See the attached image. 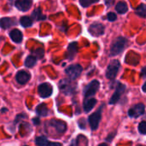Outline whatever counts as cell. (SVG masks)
I'll return each instance as SVG.
<instances>
[{
  "instance_id": "35",
  "label": "cell",
  "mask_w": 146,
  "mask_h": 146,
  "mask_svg": "<svg viewBox=\"0 0 146 146\" xmlns=\"http://www.w3.org/2000/svg\"><path fill=\"white\" fill-rule=\"evenodd\" d=\"M140 146H141V145H140Z\"/></svg>"
},
{
  "instance_id": "20",
  "label": "cell",
  "mask_w": 146,
  "mask_h": 146,
  "mask_svg": "<svg viewBox=\"0 0 146 146\" xmlns=\"http://www.w3.org/2000/svg\"><path fill=\"white\" fill-rule=\"evenodd\" d=\"M32 16H33V18L35 21H39V20H44V19H45V16L42 15V10H41L40 8L36 9L33 11Z\"/></svg>"
},
{
  "instance_id": "34",
  "label": "cell",
  "mask_w": 146,
  "mask_h": 146,
  "mask_svg": "<svg viewBox=\"0 0 146 146\" xmlns=\"http://www.w3.org/2000/svg\"><path fill=\"white\" fill-rule=\"evenodd\" d=\"M25 146H27V145H25Z\"/></svg>"
},
{
  "instance_id": "3",
  "label": "cell",
  "mask_w": 146,
  "mask_h": 146,
  "mask_svg": "<svg viewBox=\"0 0 146 146\" xmlns=\"http://www.w3.org/2000/svg\"><path fill=\"white\" fill-rule=\"evenodd\" d=\"M82 72V67L79 64L71 65L66 68V74L71 80L77 79Z\"/></svg>"
},
{
  "instance_id": "22",
  "label": "cell",
  "mask_w": 146,
  "mask_h": 146,
  "mask_svg": "<svg viewBox=\"0 0 146 146\" xmlns=\"http://www.w3.org/2000/svg\"><path fill=\"white\" fill-rule=\"evenodd\" d=\"M32 23H33V21H32L31 18L28 17V16H23V17L21 18V24L24 27H31L32 26Z\"/></svg>"
},
{
  "instance_id": "26",
  "label": "cell",
  "mask_w": 146,
  "mask_h": 146,
  "mask_svg": "<svg viewBox=\"0 0 146 146\" xmlns=\"http://www.w3.org/2000/svg\"><path fill=\"white\" fill-rule=\"evenodd\" d=\"M139 131L142 134H146V121H142L139 125Z\"/></svg>"
},
{
  "instance_id": "30",
  "label": "cell",
  "mask_w": 146,
  "mask_h": 146,
  "mask_svg": "<svg viewBox=\"0 0 146 146\" xmlns=\"http://www.w3.org/2000/svg\"><path fill=\"white\" fill-rule=\"evenodd\" d=\"M33 122L35 125H38V124L40 123V121H39L38 118H34V119L33 120Z\"/></svg>"
},
{
  "instance_id": "11",
  "label": "cell",
  "mask_w": 146,
  "mask_h": 146,
  "mask_svg": "<svg viewBox=\"0 0 146 146\" xmlns=\"http://www.w3.org/2000/svg\"><path fill=\"white\" fill-rule=\"evenodd\" d=\"M33 4V0H16L15 1V7L21 11H27L28 10Z\"/></svg>"
},
{
  "instance_id": "7",
  "label": "cell",
  "mask_w": 146,
  "mask_h": 146,
  "mask_svg": "<svg viewBox=\"0 0 146 146\" xmlns=\"http://www.w3.org/2000/svg\"><path fill=\"white\" fill-rule=\"evenodd\" d=\"M38 91L41 98H49L52 94V86L49 83H43L38 86Z\"/></svg>"
},
{
  "instance_id": "9",
  "label": "cell",
  "mask_w": 146,
  "mask_h": 146,
  "mask_svg": "<svg viewBox=\"0 0 146 146\" xmlns=\"http://www.w3.org/2000/svg\"><path fill=\"white\" fill-rule=\"evenodd\" d=\"M100 119H101V111L100 110L92 114L89 116V123H90L91 128L92 130H96L98 127Z\"/></svg>"
},
{
  "instance_id": "33",
  "label": "cell",
  "mask_w": 146,
  "mask_h": 146,
  "mask_svg": "<svg viewBox=\"0 0 146 146\" xmlns=\"http://www.w3.org/2000/svg\"><path fill=\"white\" fill-rule=\"evenodd\" d=\"M99 146H108V145H107L106 144H101Z\"/></svg>"
},
{
  "instance_id": "32",
  "label": "cell",
  "mask_w": 146,
  "mask_h": 146,
  "mask_svg": "<svg viewBox=\"0 0 146 146\" xmlns=\"http://www.w3.org/2000/svg\"><path fill=\"white\" fill-rule=\"evenodd\" d=\"M143 91L146 92V82L144 84V86H143Z\"/></svg>"
},
{
  "instance_id": "25",
  "label": "cell",
  "mask_w": 146,
  "mask_h": 146,
  "mask_svg": "<svg viewBox=\"0 0 146 146\" xmlns=\"http://www.w3.org/2000/svg\"><path fill=\"white\" fill-rule=\"evenodd\" d=\"M99 0H80V3L83 6V7H88L91 4L98 2Z\"/></svg>"
},
{
  "instance_id": "15",
  "label": "cell",
  "mask_w": 146,
  "mask_h": 146,
  "mask_svg": "<svg viewBox=\"0 0 146 146\" xmlns=\"http://www.w3.org/2000/svg\"><path fill=\"white\" fill-rule=\"evenodd\" d=\"M77 51H78V44H77V43L76 42L71 43L68 45V48L67 57L68 59H73L74 57V56L76 55Z\"/></svg>"
},
{
  "instance_id": "4",
  "label": "cell",
  "mask_w": 146,
  "mask_h": 146,
  "mask_svg": "<svg viewBox=\"0 0 146 146\" xmlns=\"http://www.w3.org/2000/svg\"><path fill=\"white\" fill-rule=\"evenodd\" d=\"M99 89V82L98 80H92L84 90V94L86 98L92 97L97 93Z\"/></svg>"
},
{
  "instance_id": "1",
  "label": "cell",
  "mask_w": 146,
  "mask_h": 146,
  "mask_svg": "<svg viewBox=\"0 0 146 146\" xmlns=\"http://www.w3.org/2000/svg\"><path fill=\"white\" fill-rule=\"evenodd\" d=\"M127 44V39L123 37L117 38L112 44L111 49H110V54L112 56H116L120 54L126 47Z\"/></svg>"
},
{
  "instance_id": "28",
  "label": "cell",
  "mask_w": 146,
  "mask_h": 146,
  "mask_svg": "<svg viewBox=\"0 0 146 146\" xmlns=\"http://www.w3.org/2000/svg\"><path fill=\"white\" fill-rule=\"evenodd\" d=\"M107 17H108V20L110 21H115L116 20V15L115 13H112V12L109 13L108 15H107Z\"/></svg>"
},
{
  "instance_id": "17",
  "label": "cell",
  "mask_w": 146,
  "mask_h": 146,
  "mask_svg": "<svg viewBox=\"0 0 146 146\" xmlns=\"http://www.w3.org/2000/svg\"><path fill=\"white\" fill-rule=\"evenodd\" d=\"M13 24H14V21H12V19L9 17H3L0 20V27L3 29H7L10 27Z\"/></svg>"
},
{
  "instance_id": "27",
  "label": "cell",
  "mask_w": 146,
  "mask_h": 146,
  "mask_svg": "<svg viewBox=\"0 0 146 146\" xmlns=\"http://www.w3.org/2000/svg\"><path fill=\"white\" fill-rule=\"evenodd\" d=\"M44 50L42 49V48H38V49H37L35 51H34V54L37 56V57H38V58H42L43 56H44Z\"/></svg>"
},
{
  "instance_id": "19",
  "label": "cell",
  "mask_w": 146,
  "mask_h": 146,
  "mask_svg": "<svg viewBox=\"0 0 146 146\" xmlns=\"http://www.w3.org/2000/svg\"><path fill=\"white\" fill-rule=\"evenodd\" d=\"M115 9L119 14H124L127 11V4L125 2H119L115 6Z\"/></svg>"
},
{
  "instance_id": "23",
  "label": "cell",
  "mask_w": 146,
  "mask_h": 146,
  "mask_svg": "<svg viewBox=\"0 0 146 146\" xmlns=\"http://www.w3.org/2000/svg\"><path fill=\"white\" fill-rule=\"evenodd\" d=\"M35 143L38 146H47V145L49 144L47 139L44 136L38 137L35 140Z\"/></svg>"
},
{
  "instance_id": "31",
  "label": "cell",
  "mask_w": 146,
  "mask_h": 146,
  "mask_svg": "<svg viewBox=\"0 0 146 146\" xmlns=\"http://www.w3.org/2000/svg\"><path fill=\"white\" fill-rule=\"evenodd\" d=\"M141 75L143 77H146V67L142 68V71H141Z\"/></svg>"
},
{
  "instance_id": "18",
  "label": "cell",
  "mask_w": 146,
  "mask_h": 146,
  "mask_svg": "<svg viewBox=\"0 0 146 146\" xmlns=\"http://www.w3.org/2000/svg\"><path fill=\"white\" fill-rule=\"evenodd\" d=\"M36 111H37V114L40 116H46L48 115V108L47 106L44 104H39L37 109H36Z\"/></svg>"
},
{
  "instance_id": "5",
  "label": "cell",
  "mask_w": 146,
  "mask_h": 146,
  "mask_svg": "<svg viewBox=\"0 0 146 146\" xmlns=\"http://www.w3.org/2000/svg\"><path fill=\"white\" fill-rule=\"evenodd\" d=\"M60 88L67 95H71L75 91V86L67 80H63L60 82Z\"/></svg>"
},
{
  "instance_id": "24",
  "label": "cell",
  "mask_w": 146,
  "mask_h": 146,
  "mask_svg": "<svg viewBox=\"0 0 146 146\" xmlns=\"http://www.w3.org/2000/svg\"><path fill=\"white\" fill-rule=\"evenodd\" d=\"M136 14L141 17H145L146 16V5L145 4H141L136 9Z\"/></svg>"
},
{
  "instance_id": "6",
  "label": "cell",
  "mask_w": 146,
  "mask_h": 146,
  "mask_svg": "<svg viewBox=\"0 0 146 146\" xmlns=\"http://www.w3.org/2000/svg\"><path fill=\"white\" fill-rule=\"evenodd\" d=\"M89 32H90V33L92 36L98 37V36L104 34V27L101 23L95 22V23L92 24L89 27Z\"/></svg>"
},
{
  "instance_id": "10",
  "label": "cell",
  "mask_w": 146,
  "mask_h": 146,
  "mask_svg": "<svg viewBox=\"0 0 146 146\" xmlns=\"http://www.w3.org/2000/svg\"><path fill=\"white\" fill-rule=\"evenodd\" d=\"M126 89V86L121 83H119L117 85V87H116V90H115V92L113 94V96L111 97L110 98V104H115V103H117L119 101V99L121 98V96L122 95V93L124 92Z\"/></svg>"
},
{
  "instance_id": "12",
  "label": "cell",
  "mask_w": 146,
  "mask_h": 146,
  "mask_svg": "<svg viewBox=\"0 0 146 146\" xmlns=\"http://www.w3.org/2000/svg\"><path fill=\"white\" fill-rule=\"evenodd\" d=\"M16 80L19 84L21 85H24L26 84L31 78V75L28 72L25 71V70H21V71H19L17 74H16Z\"/></svg>"
},
{
  "instance_id": "14",
  "label": "cell",
  "mask_w": 146,
  "mask_h": 146,
  "mask_svg": "<svg viewBox=\"0 0 146 146\" xmlns=\"http://www.w3.org/2000/svg\"><path fill=\"white\" fill-rule=\"evenodd\" d=\"M96 104H97V100L95 98H86L85 99V101H84V104H83L84 110L86 112L91 111L94 108Z\"/></svg>"
},
{
  "instance_id": "2",
  "label": "cell",
  "mask_w": 146,
  "mask_h": 146,
  "mask_svg": "<svg viewBox=\"0 0 146 146\" xmlns=\"http://www.w3.org/2000/svg\"><path fill=\"white\" fill-rule=\"evenodd\" d=\"M120 68V62L118 60H113L110 65L107 68V71H106V77L110 80H112L114 78H115L118 71Z\"/></svg>"
},
{
  "instance_id": "29",
  "label": "cell",
  "mask_w": 146,
  "mask_h": 146,
  "mask_svg": "<svg viewBox=\"0 0 146 146\" xmlns=\"http://www.w3.org/2000/svg\"><path fill=\"white\" fill-rule=\"evenodd\" d=\"M47 146H62L60 143H56V142H51V143H49Z\"/></svg>"
},
{
  "instance_id": "21",
  "label": "cell",
  "mask_w": 146,
  "mask_h": 146,
  "mask_svg": "<svg viewBox=\"0 0 146 146\" xmlns=\"http://www.w3.org/2000/svg\"><path fill=\"white\" fill-rule=\"evenodd\" d=\"M36 63V57L34 56H29L27 57L26 61H25V65L27 68H32L35 65Z\"/></svg>"
},
{
  "instance_id": "13",
  "label": "cell",
  "mask_w": 146,
  "mask_h": 146,
  "mask_svg": "<svg viewBox=\"0 0 146 146\" xmlns=\"http://www.w3.org/2000/svg\"><path fill=\"white\" fill-rule=\"evenodd\" d=\"M50 124L51 126L58 132V133H64L67 129V125L64 121H59V120H55L52 119L50 121Z\"/></svg>"
},
{
  "instance_id": "8",
  "label": "cell",
  "mask_w": 146,
  "mask_h": 146,
  "mask_svg": "<svg viewBox=\"0 0 146 146\" xmlns=\"http://www.w3.org/2000/svg\"><path fill=\"white\" fill-rule=\"evenodd\" d=\"M145 113V105L143 104H136L133 108L130 109L128 111V115L130 117L137 118L140 115H142Z\"/></svg>"
},
{
  "instance_id": "16",
  "label": "cell",
  "mask_w": 146,
  "mask_h": 146,
  "mask_svg": "<svg viewBox=\"0 0 146 146\" xmlns=\"http://www.w3.org/2000/svg\"><path fill=\"white\" fill-rule=\"evenodd\" d=\"M9 37L15 43H21L23 38L21 32L18 29H13L9 33Z\"/></svg>"
}]
</instances>
